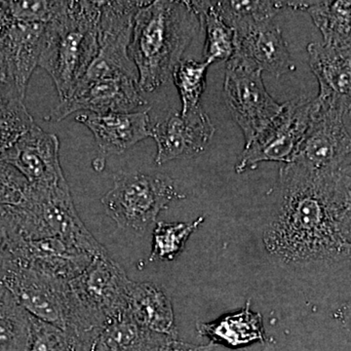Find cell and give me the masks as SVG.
Instances as JSON below:
<instances>
[{
  "mask_svg": "<svg viewBox=\"0 0 351 351\" xmlns=\"http://www.w3.org/2000/svg\"><path fill=\"white\" fill-rule=\"evenodd\" d=\"M138 71L94 59L75 92L53 108L46 120L59 122L73 113H127L147 107Z\"/></svg>",
  "mask_w": 351,
  "mask_h": 351,
  "instance_id": "cell-6",
  "label": "cell"
},
{
  "mask_svg": "<svg viewBox=\"0 0 351 351\" xmlns=\"http://www.w3.org/2000/svg\"><path fill=\"white\" fill-rule=\"evenodd\" d=\"M234 53L226 64L267 71L276 77L295 71L282 32L274 20L245 25L234 29Z\"/></svg>",
  "mask_w": 351,
  "mask_h": 351,
  "instance_id": "cell-12",
  "label": "cell"
},
{
  "mask_svg": "<svg viewBox=\"0 0 351 351\" xmlns=\"http://www.w3.org/2000/svg\"><path fill=\"white\" fill-rule=\"evenodd\" d=\"M80 348L82 343L75 335L32 317L27 351H80Z\"/></svg>",
  "mask_w": 351,
  "mask_h": 351,
  "instance_id": "cell-29",
  "label": "cell"
},
{
  "mask_svg": "<svg viewBox=\"0 0 351 351\" xmlns=\"http://www.w3.org/2000/svg\"><path fill=\"white\" fill-rule=\"evenodd\" d=\"M199 27L189 1H147L138 11L129 55L142 91L151 93L170 82Z\"/></svg>",
  "mask_w": 351,
  "mask_h": 351,
  "instance_id": "cell-2",
  "label": "cell"
},
{
  "mask_svg": "<svg viewBox=\"0 0 351 351\" xmlns=\"http://www.w3.org/2000/svg\"><path fill=\"white\" fill-rule=\"evenodd\" d=\"M215 127L204 108L182 114L171 112L151 126L157 145L156 163L162 165L175 159L191 158L206 151Z\"/></svg>",
  "mask_w": 351,
  "mask_h": 351,
  "instance_id": "cell-13",
  "label": "cell"
},
{
  "mask_svg": "<svg viewBox=\"0 0 351 351\" xmlns=\"http://www.w3.org/2000/svg\"><path fill=\"white\" fill-rule=\"evenodd\" d=\"M19 171L34 186H51L66 181L60 162L59 138L34 125L0 156Z\"/></svg>",
  "mask_w": 351,
  "mask_h": 351,
  "instance_id": "cell-16",
  "label": "cell"
},
{
  "mask_svg": "<svg viewBox=\"0 0 351 351\" xmlns=\"http://www.w3.org/2000/svg\"><path fill=\"white\" fill-rule=\"evenodd\" d=\"M149 108L127 113H80L76 122L87 127L94 135L99 149L95 158L96 170H103L108 156H119L138 143L151 138Z\"/></svg>",
  "mask_w": 351,
  "mask_h": 351,
  "instance_id": "cell-14",
  "label": "cell"
},
{
  "mask_svg": "<svg viewBox=\"0 0 351 351\" xmlns=\"http://www.w3.org/2000/svg\"><path fill=\"white\" fill-rule=\"evenodd\" d=\"M16 262L45 276L69 282L85 270L94 257L60 239L18 240L12 250Z\"/></svg>",
  "mask_w": 351,
  "mask_h": 351,
  "instance_id": "cell-17",
  "label": "cell"
},
{
  "mask_svg": "<svg viewBox=\"0 0 351 351\" xmlns=\"http://www.w3.org/2000/svg\"><path fill=\"white\" fill-rule=\"evenodd\" d=\"M216 346L211 343L204 346H196L162 336L152 351H213Z\"/></svg>",
  "mask_w": 351,
  "mask_h": 351,
  "instance_id": "cell-33",
  "label": "cell"
},
{
  "mask_svg": "<svg viewBox=\"0 0 351 351\" xmlns=\"http://www.w3.org/2000/svg\"><path fill=\"white\" fill-rule=\"evenodd\" d=\"M12 211L23 239L54 237L94 258L108 254L78 216L66 181L51 186H29L25 200L12 206Z\"/></svg>",
  "mask_w": 351,
  "mask_h": 351,
  "instance_id": "cell-5",
  "label": "cell"
},
{
  "mask_svg": "<svg viewBox=\"0 0 351 351\" xmlns=\"http://www.w3.org/2000/svg\"><path fill=\"white\" fill-rule=\"evenodd\" d=\"M184 198L167 176L119 171L101 202L119 228L142 237L172 201Z\"/></svg>",
  "mask_w": 351,
  "mask_h": 351,
  "instance_id": "cell-7",
  "label": "cell"
},
{
  "mask_svg": "<svg viewBox=\"0 0 351 351\" xmlns=\"http://www.w3.org/2000/svg\"><path fill=\"white\" fill-rule=\"evenodd\" d=\"M211 64L207 61L182 60L173 73V80L182 101V114L193 112L201 106L200 100L206 87L208 68Z\"/></svg>",
  "mask_w": 351,
  "mask_h": 351,
  "instance_id": "cell-26",
  "label": "cell"
},
{
  "mask_svg": "<svg viewBox=\"0 0 351 351\" xmlns=\"http://www.w3.org/2000/svg\"><path fill=\"white\" fill-rule=\"evenodd\" d=\"M307 12L323 36L324 45L351 50V0L304 1Z\"/></svg>",
  "mask_w": 351,
  "mask_h": 351,
  "instance_id": "cell-22",
  "label": "cell"
},
{
  "mask_svg": "<svg viewBox=\"0 0 351 351\" xmlns=\"http://www.w3.org/2000/svg\"><path fill=\"white\" fill-rule=\"evenodd\" d=\"M32 316L0 284V351H27Z\"/></svg>",
  "mask_w": 351,
  "mask_h": 351,
  "instance_id": "cell-24",
  "label": "cell"
},
{
  "mask_svg": "<svg viewBox=\"0 0 351 351\" xmlns=\"http://www.w3.org/2000/svg\"><path fill=\"white\" fill-rule=\"evenodd\" d=\"M313 110V100L304 97L283 104L276 119L244 147L235 166L237 173L256 169L258 164L269 161L292 163L311 124Z\"/></svg>",
  "mask_w": 351,
  "mask_h": 351,
  "instance_id": "cell-9",
  "label": "cell"
},
{
  "mask_svg": "<svg viewBox=\"0 0 351 351\" xmlns=\"http://www.w3.org/2000/svg\"><path fill=\"white\" fill-rule=\"evenodd\" d=\"M204 221L205 217L200 216L191 223H157L152 233V248L149 261L172 262L179 257L191 235Z\"/></svg>",
  "mask_w": 351,
  "mask_h": 351,
  "instance_id": "cell-25",
  "label": "cell"
},
{
  "mask_svg": "<svg viewBox=\"0 0 351 351\" xmlns=\"http://www.w3.org/2000/svg\"><path fill=\"white\" fill-rule=\"evenodd\" d=\"M0 284L32 317L71 332L69 282L45 276L10 258L0 263Z\"/></svg>",
  "mask_w": 351,
  "mask_h": 351,
  "instance_id": "cell-8",
  "label": "cell"
},
{
  "mask_svg": "<svg viewBox=\"0 0 351 351\" xmlns=\"http://www.w3.org/2000/svg\"><path fill=\"white\" fill-rule=\"evenodd\" d=\"M332 175H317L297 163L281 168L278 202L263 243L282 265L323 269L350 262L351 244L339 232L330 207Z\"/></svg>",
  "mask_w": 351,
  "mask_h": 351,
  "instance_id": "cell-1",
  "label": "cell"
},
{
  "mask_svg": "<svg viewBox=\"0 0 351 351\" xmlns=\"http://www.w3.org/2000/svg\"><path fill=\"white\" fill-rule=\"evenodd\" d=\"M6 4L14 19L47 24L64 1H6Z\"/></svg>",
  "mask_w": 351,
  "mask_h": 351,
  "instance_id": "cell-32",
  "label": "cell"
},
{
  "mask_svg": "<svg viewBox=\"0 0 351 351\" xmlns=\"http://www.w3.org/2000/svg\"><path fill=\"white\" fill-rule=\"evenodd\" d=\"M29 181L12 165L0 160V206H17L29 191Z\"/></svg>",
  "mask_w": 351,
  "mask_h": 351,
  "instance_id": "cell-31",
  "label": "cell"
},
{
  "mask_svg": "<svg viewBox=\"0 0 351 351\" xmlns=\"http://www.w3.org/2000/svg\"><path fill=\"white\" fill-rule=\"evenodd\" d=\"M0 19V59L21 94L25 96L32 73L38 66L47 24L14 19L6 1Z\"/></svg>",
  "mask_w": 351,
  "mask_h": 351,
  "instance_id": "cell-15",
  "label": "cell"
},
{
  "mask_svg": "<svg viewBox=\"0 0 351 351\" xmlns=\"http://www.w3.org/2000/svg\"><path fill=\"white\" fill-rule=\"evenodd\" d=\"M339 315L343 326L351 332V300L341 306V308L339 309Z\"/></svg>",
  "mask_w": 351,
  "mask_h": 351,
  "instance_id": "cell-34",
  "label": "cell"
},
{
  "mask_svg": "<svg viewBox=\"0 0 351 351\" xmlns=\"http://www.w3.org/2000/svg\"><path fill=\"white\" fill-rule=\"evenodd\" d=\"M262 351H276V343H274L272 339H270L269 341H267L265 348Z\"/></svg>",
  "mask_w": 351,
  "mask_h": 351,
  "instance_id": "cell-35",
  "label": "cell"
},
{
  "mask_svg": "<svg viewBox=\"0 0 351 351\" xmlns=\"http://www.w3.org/2000/svg\"><path fill=\"white\" fill-rule=\"evenodd\" d=\"M163 335L141 326L127 313L82 339L84 351H152Z\"/></svg>",
  "mask_w": 351,
  "mask_h": 351,
  "instance_id": "cell-21",
  "label": "cell"
},
{
  "mask_svg": "<svg viewBox=\"0 0 351 351\" xmlns=\"http://www.w3.org/2000/svg\"><path fill=\"white\" fill-rule=\"evenodd\" d=\"M131 280L107 255L97 256L69 282L71 332L82 343L88 334L128 313Z\"/></svg>",
  "mask_w": 351,
  "mask_h": 351,
  "instance_id": "cell-4",
  "label": "cell"
},
{
  "mask_svg": "<svg viewBox=\"0 0 351 351\" xmlns=\"http://www.w3.org/2000/svg\"><path fill=\"white\" fill-rule=\"evenodd\" d=\"M351 158V136L345 115L313 100V117L293 159L317 175H332Z\"/></svg>",
  "mask_w": 351,
  "mask_h": 351,
  "instance_id": "cell-11",
  "label": "cell"
},
{
  "mask_svg": "<svg viewBox=\"0 0 351 351\" xmlns=\"http://www.w3.org/2000/svg\"><path fill=\"white\" fill-rule=\"evenodd\" d=\"M329 202L339 232L351 244V158L330 178Z\"/></svg>",
  "mask_w": 351,
  "mask_h": 351,
  "instance_id": "cell-28",
  "label": "cell"
},
{
  "mask_svg": "<svg viewBox=\"0 0 351 351\" xmlns=\"http://www.w3.org/2000/svg\"><path fill=\"white\" fill-rule=\"evenodd\" d=\"M196 330L200 337L209 339L215 346L239 348L267 343L262 315L252 311L251 301L237 313L226 314L211 322H198Z\"/></svg>",
  "mask_w": 351,
  "mask_h": 351,
  "instance_id": "cell-20",
  "label": "cell"
},
{
  "mask_svg": "<svg viewBox=\"0 0 351 351\" xmlns=\"http://www.w3.org/2000/svg\"><path fill=\"white\" fill-rule=\"evenodd\" d=\"M262 71L226 64L223 96L226 107L243 133L245 147L250 145L282 110L267 91Z\"/></svg>",
  "mask_w": 351,
  "mask_h": 351,
  "instance_id": "cell-10",
  "label": "cell"
},
{
  "mask_svg": "<svg viewBox=\"0 0 351 351\" xmlns=\"http://www.w3.org/2000/svg\"><path fill=\"white\" fill-rule=\"evenodd\" d=\"M128 313L145 329L169 338H178L172 302L156 284L131 281L128 289Z\"/></svg>",
  "mask_w": 351,
  "mask_h": 351,
  "instance_id": "cell-19",
  "label": "cell"
},
{
  "mask_svg": "<svg viewBox=\"0 0 351 351\" xmlns=\"http://www.w3.org/2000/svg\"><path fill=\"white\" fill-rule=\"evenodd\" d=\"M36 125L24 101L0 110V156Z\"/></svg>",
  "mask_w": 351,
  "mask_h": 351,
  "instance_id": "cell-30",
  "label": "cell"
},
{
  "mask_svg": "<svg viewBox=\"0 0 351 351\" xmlns=\"http://www.w3.org/2000/svg\"><path fill=\"white\" fill-rule=\"evenodd\" d=\"M309 66L319 83L316 101L351 115V50H338L320 43L307 46Z\"/></svg>",
  "mask_w": 351,
  "mask_h": 351,
  "instance_id": "cell-18",
  "label": "cell"
},
{
  "mask_svg": "<svg viewBox=\"0 0 351 351\" xmlns=\"http://www.w3.org/2000/svg\"><path fill=\"white\" fill-rule=\"evenodd\" d=\"M204 29V61L210 64L228 62L234 53V31L226 24L217 8L216 1H189Z\"/></svg>",
  "mask_w": 351,
  "mask_h": 351,
  "instance_id": "cell-23",
  "label": "cell"
},
{
  "mask_svg": "<svg viewBox=\"0 0 351 351\" xmlns=\"http://www.w3.org/2000/svg\"><path fill=\"white\" fill-rule=\"evenodd\" d=\"M103 1H64L46 25L38 66L52 77L61 101L75 92L99 51Z\"/></svg>",
  "mask_w": 351,
  "mask_h": 351,
  "instance_id": "cell-3",
  "label": "cell"
},
{
  "mask_svg": "<svg viewBox=\"0 0 351 351\" xmlns=\"http://www.w3.org/2000/svg\"><path fill=\"white\" fill-rule=\"evenodd\" d=\"M221 17L233 31L245 25L276 19L284 1H216Z\"/></svg>",
  "mask_w": 351,
  "mask_h": 351,
  "instance_id": "cell-27",
  "label": "cell"
}]
</instances>
